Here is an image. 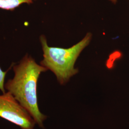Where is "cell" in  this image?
Wrapping results in <instances>:
<instances>
[{
    "instance_id": "cell-4",
    "label": "cell",
    "mask_w": 129,
    "mask_h": 129,
    "mask_svg": "<svg viewBox=\"0 0 129 129\" xmlns=\"http://www.w3.org/2000/svg\"><path fill=\"white\" fill-rule=\"evenodd\" d=\"M36 0H0V9L13 11L23 4L30 5Z\"/></svg>"
},
{
    "instance_id": "cell-5",
    "label": "cell",
    "mask_w": 129,
    "mask_h": 129,
    "mask_svg": "<svg viewBox=\"0 0 129 129\" xmlns=\"http://www.w3.org/2000/svg\"><path fill=\"white\" fill-rule=\"evenodd\" d=\"M8 71H3L0 67V90L3 93L5 92V78Z\"/></svg>"
},
{
    "instance_id": "cell-6",
    "label": "cell",
    "mask_w": 129,
    "mask_h": 129,
    "mask_svg": "<svg viewBox=\"0 0 129 129\" xmlns=\"http://www.w3.org/2000/svg\"><path fill=\"white\" fill-rule=\"evenodd\" d=\"M110 1H111V2H112L114 4H116V2H117V0H110Z\"/></svg>"
},
{
    "instance_id": "cell-3",
    "label": "cell",
    "mask_w": 129,
    "mask_h": 129,
    "mask_svg": "<svg viewBox=\"0 0 129 129\" xmlns=\"http://www.w3.org/2000/svg\"><path fill=\"white\" fill-rule=\"evenodd\" d=\"M0 117L22 129H34L36 123L27 111L8 91L0 95Z\"/></svg>"
},
{
    "instance_id": "cell-1",
    "label": "cell",
    "mask_w": 129,
    "mask_h": 129,
    "mask_svg": "<svg viewBox=\"0 0 129 129\" xmlns=\"http://www.w3.org/2000/svg\"><path fill=\"white\" fill-rule=\"evenodd\" d=\"M14 77L5 84V89L10 92L27 111L36 123L43 127L46 119L39 110L37 96V82L40 75L48 69L39 64L30 55H25L18 64L13 67Z\"/></svg>"
},
{
    "instance_id": "cell-2",
    "label": "cell",
    "mask_w": 129,
    "mask_h": 129,
    "mask_svg": "<svg viewBox=\"0 0 129 129\" xmlns=\"http://www.w3.org/2000/svg\"><path fill=\"white\" fill-rule=\"evenodd\" d=\"M92 35L88 33L83 39L69 48L49 46L46 37L41 36L40 40L43 51V59L40 64L55 75L61 85L67 83L71 77L78 73L75 64L80 54L89 45Z\"/></svg>"
}]
</instances>
